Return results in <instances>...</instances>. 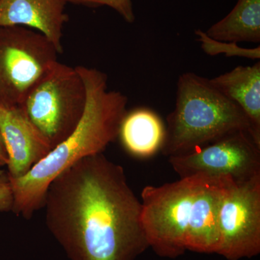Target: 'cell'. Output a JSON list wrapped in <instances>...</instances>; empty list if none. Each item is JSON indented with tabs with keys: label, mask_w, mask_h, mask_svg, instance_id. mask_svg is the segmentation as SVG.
I'll return each mask as SVG.
<instances>
[{
	"label": "cell",
	"mask_w": 260,
	"mask_h": 260,
	"mask_svg": "<svg viewBox=\"0 0 260 260\" xmlns=\"http://www.w3.org/2000/svg\"><path fill=\"white\" fill-rule=\"evenodd\" d=\"M46 225L70 260H135L149 248L141 202L120 165L89 155L54 178Z\"/></svg>",
	"instance_id": "obj_1"
},
{
	"label": "cell",
	"mask_w": 260,
	"mask_h": 260,
	"mask_svg": "<svg viewBox=\"0 0 260 260\" xmlns=\"http://www.w3.org/2000/svg\"><path fill=\"white\" fill-rule=\"evenodd\" d=\"M86 88L84 114L74 131L23 177L10 179L13 194L12 212L25 219L44 208L48 187L67 168L89 155L102 153L119 137L128 99L108 90V77L95 68L76 67Z\"/></svg>",
	"instance_id": "obj_2"
},
{
	"label": "cell",
	"mask_w": 260,
	"mask_h": 260,
	"mask_svg": "<svg viewBox=\"0 0 260 260\" xmlns=\"http://www.w3.org/2000/svg\"><path fill=\"white\" fill-rule=\"evenodd\" d=\"M237 132L250 135L249 119L242 109L208 78L194 73L181 74L175 107L167 116L162 153L171 157L189 153Z\"/></svg>",
	"instance_id": "obj_3"
},
{
	"label": "cell",
	"mask_w": 260,
	"mask_h": 260,
	"mask_svg": "<svg viewBox=\"0 0 260 260\" xmlns=\"http://www.w3.org/2000/svg\"><path fill=\"white\" fill-rule=\"evenodd\" d=\"M206 177L180 178L159 186H145L142 191V223L149 248L158 256L177 258L187 251L197 198Z\"/></svg>",
	"instance_id": "obj_4"
},
{
	"label": "cell",
	"mask_w": 260,
	"mask_h": 260,
	"mask_svg": "<svg viewBox=\"0 0 260 260\" xmlns=\"http://www.w3.org/2000/svg\"><path fill=\"white\" fill-rule=\"evenodd\" d=\"M86 100L85 83L76 68L57 61L34 85L20 107L53 149L78 126Z\"/></svg>",
	"instance_id": "obj_5"
},
{
	"label": "cell",
	"mask_w": 260,
	"mask_h": 260,
	"mask_svg": "<svg viewBox=\"0 0 260 260\" xmlns=\"http://www.w3.org/2000/svg\"><path fill=\"white\" fill-rule=\"evenodd\" d=\"M59 54L41 32L23 26L0 28V104L20 107Z\"/></svg>",
	"instance_id": "obj_6"
},
{
	"label": "cell",
	"mask_w": 260,
	"mask_h": 260,
	"mask_svg": "<svg viewBox=\"0 0 260 260\" xmlns=\"http://www.w3.org/2000/svg\"><path fill=\"white\" fill-rule=\"evenodd\" d=\"M180 178L203 174L242 183L260 175V148L246 132H237L203 148L169 157Z\"/></svg>",
	"instance_id": "obj_7"
},
{
	"label": "cell",
	"mask_w": 260,
	"mask_h": 260,
	"mask_svg": "<svg viewBox=\"0 0 260 260\" xmlns=\"http://www.w3.org/2000/svg\"><path fill=\"white\" fill-rule=\"evenodd\" d=\"M220 246L216 254L228 260L260 253V175L226 189L219 214Z\"/></svg>",
	"instance_id": "obj_8"
},
{
	"label": "cell",
	"mask_w": 260,
	"mask_h": 260,
	"mask_svg": "<svg viewBox=\"0 0 260 260\" xmlns=\"http://www.w3.org/2000/svg\"><path fill=\"white\" fill-rule=\"evenodd\" d=\"M0 134L8 155V175H26L52 148L20 107L0 104Z\"/></svg>",
	"instance_id": "obj_9"
},
{
	"label": "cell",
	"mask_w": 260,
	"mask_h": 260,
	"mask_svg": "<svg viewBox=\"0 0 260 260\" xmlns=\"http://www.w3.org/2000/svg\"><path fill=\"white\" fill-rule=\"evenodd\" d=\"M65 0H0V28L23 26L47 38L63 52V28L68 21Z\"/></svg>",
	"instance_id": "obj_10"
},
{
	"label": "cell",
	"mask_w": 260,
	"mask_h": 260,
	"mask_svg": "<svg viewBox=\"0 0 260 260\" xmlns=\"http://www.w3.org/2000/svg\"><path fill=\"white\" fill-rule=\"evenodd\" d=\"M209 80L245 113L251 139L260 148V61L252 66H238Z\"/></svg>",
	"instance_id": "obj_11"
},
{
	"label": "cell",
	"mask_w": 260,
	"mask_h": 260,
	"mask_svg": "<svg viewBox=\"0 0 260 260\" xmlns=\"http://www.w3.org/2000/svg\"><path fill=\"white\" fill-rule=\"evenodd\" d=\"M165 134L166 127L160 116L150 109L141 108L126 112L119 136L130 154L147 158L160 150Z\"/></svg>",
	"instance_id": "obj_12"
},
{
	"label": "cell",
	"mask_w": 260,
	"mask_h": 260,
	"mask_svg": "<svg viewBox=\"0 0 260 260\" xmlns=\"http://www.w3.org/2000/svg\"><path fill=\"white\" fill-rule=\"evenodd\" d=\"M205 32L219 42L259 43L260 0H238L232 11Z\"/></svg>",
	"instance_id": "obj_13"
},
{
	"label": "cell",
	"mask_w": 260,
	"mask_h": 260,
	"mask_svg": "<svg viewBox=\"0 0 260 260\" xmlns=\"http://www.w3.org/2000/svg\"><path fill=\"white\" fill-rule=\"evenodd\" d=\"M198 40L201 42L202 49L209 55L225 54L227 56H242L257 59L260 58V47L246 49L239 47L237 43L219 42L214 40L202 30H195Z\"/></svg>",
	"instance_id": "obj_14"
},
{
	"label": "cell",
	"mask_w": 260,
	"mask_h": 260,
	"mask_svg": "<svg viewBox=\"0 0 260 260\" xmlns=\"http://www.w3.org/2000/svg\"><path fill=\"white\" fill-rule=\"evenodd\" d=\"M67 3L88 7L107 6L115 10L128 23H133L135 15L132 0H65Z\"/></svg>",
	"instance_id": "obj_15"
},
{
	"label": "cell",
	"mask_w": 260,
	"mask_h": 260,
	"mask_svg": "<svg viewBox=\"0 0 260 260\" xmlns=\"http://www.w3.org/2000/svg\"><path fill=\"white\" fill-rule=\"evenodd\" d=\"M13 194L8 173L0 171V213L12 211Z\"/></svg>",
	"instance_id": "obj_16"
},
{
	"label": "cell",
	"mask_w": 260,
	"mask_h": 260,
	"mask_svg": "<svg viewBox=\"0 0 260 260\" xmlns=\"http://www.w3.org/2000/svg\"><path fill=\"white\" fill-rule=\"evenodd\" d=\"M8 162V155L5 148L4 142L0 134V167H5Z\"/></svg>",
	"instance_id": "obj_17"
}]
</instances>
